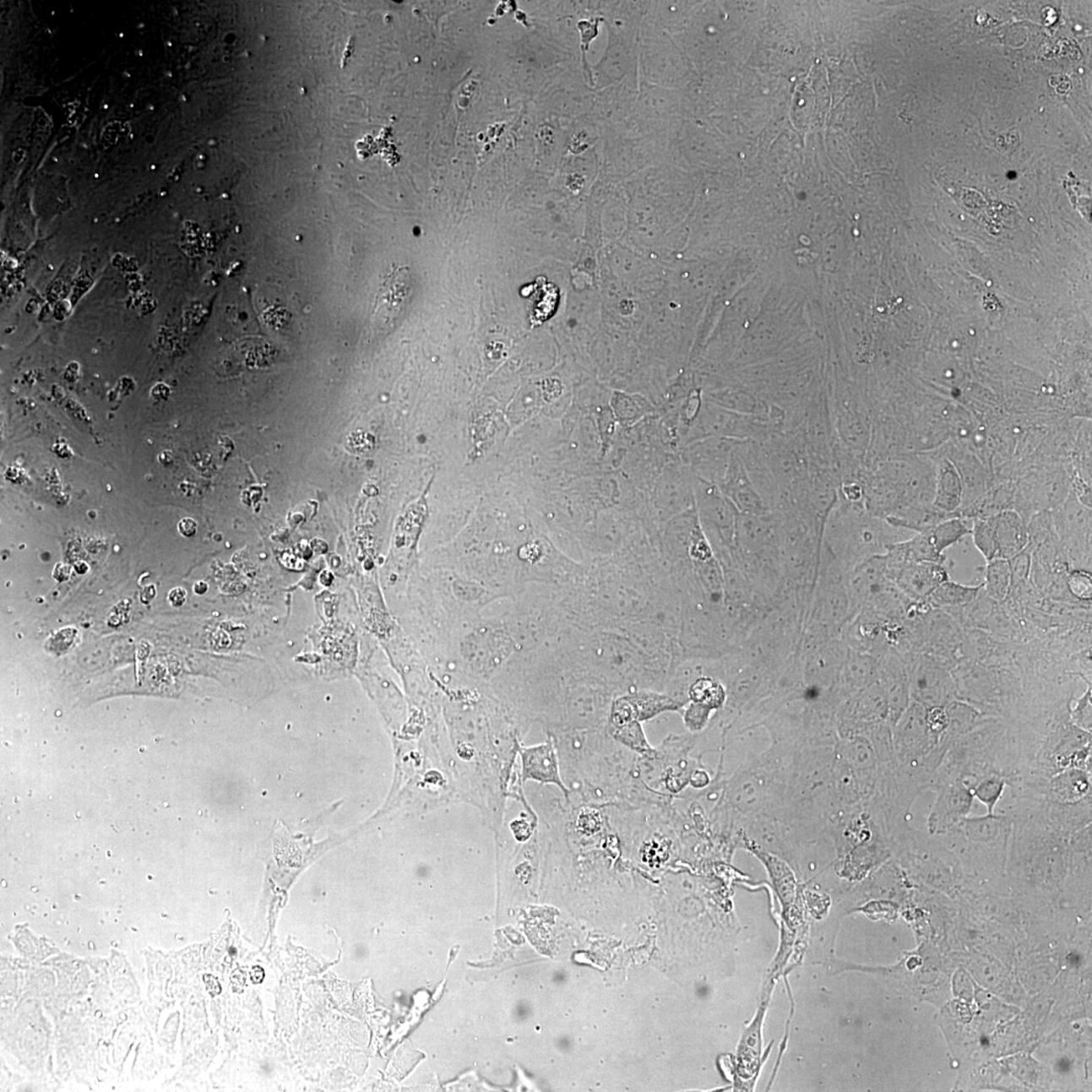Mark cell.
Segmentation results:
<instances>
[{
	"instance_id": "9c48e42d",
	"label": "cell",
	"mask_w": 1092,
	"mask_h": 1092,
	"mask_svg": "<svg viewBox=\"0 0 1092 1092\" xmlns=\"http://www.w3.org/2000/svg\"><path fill=\"white\" fill-rule=\"evenodd\" d=\"M523 779L539 781L544 784H554L567 794L559 776L558 756L552 742L540 746L520 749Z\"/></svg>"
},
{
	"instance_id": "7402d4cb",
	"label": "cell",
	"mask_w": 1092,
	"mask_h": 1092,
	"mask_svg": "<svg viewBox=\"0 0 1092 1092\" xmlns=\"http://www.w3.org/2000/svg\"><path fill=\"white\" fill-rule=\"evenodd\" d=\"M1071 592L1078 598H1090L1091 584L1088 575H1082L1079 572L1077 575L1071 577Z\"/></svg>"
},
{
	"instance_id": "2e32d148",
	"label": "cell",
	"mask_w": 1092,
	"mask_h": 1092,
	"mask_svg": "<svg viewBox=\"0 0 1092 1092\" xmlns=\"http://www.w3.org/2000/svg\"><path fill=\"white\" fill-rule=\"evenodd\" d=\"M976 548L987 563L998 559L997 546L991 517L978 518L971 530Z\"/></svg>"
},
{
	"instance_id": "d6986e66",
	"label": "cell",
	"mask_w": 1092,
	"mask_h": 1092,
	"mask_svg": "<svg viewBox=\"0 0 1092 1092\" xmlns=\"http://www.w3.org/2000/svg\"><path fill=\"white\" fill-rule=\"evenodd\" d=\"M711 711L709 707L691 703L683 715L686 727L691 731L703 730L709 723Z\"/></svg>"
},
{
	"instance_id": "9a60e30c",
	"label": "cell",
	"mask_w": 1092,
	"mask_h": 1092,
	"mask_svg": "<svg viewBox=\"0 0 1092 1092\" xmlns=\"http://www.w3.org/2000/svg\"><path fill=\"white\" fill-rule=\"evenodd\" d=\"M1006 788H1008V781L1004 777L1000 775H991L980 781L972 793L974 798L985 805L987 814H994Z\"/></svg>"
},
{
	"instance_id": "277c9868",
	"label": "cell",
	"mask_w": 1092,
	"mask_h": 1092,
	"mask_svg": "<svg viewBox=\"0 0 1092 1092\" xmlns=\"http://www.w3.org/2000/svg\"><path fill=\"white\" fill-rule=\"evenodd\" d=\"M877 682L887 699L888 723L893 725L912 703L906 664L900 652L886 648L874 655Z\"/></svg>"
},
{
	"instance_id": "ba28073f",
	"label": "cell",
	"mask_w": 1092,
	"mask_h": 1092,
	"mask_svg": "<svg viewBox=\"0 0 1092 1092\" xmlns=\"http://www.w3.org/2000/svg\"><path fill=\"white\" fill-rule=\"evenodd\" d=\"M998 559L1010 560L1026 549L1029 533L1023 518L1012 510L991 516Z\"/></svg>"
},
{
	"instance_id": "5bb4252c",
	"label": "cell",
	"mask_w": 1092,
	"mask_h": 1092,
	"mask_svg": "<svg viewBox=\"0 0 1092 1092\" xmlns=\"http://www.w3.org/2000/svg\"><path fill=\"white\" fill-rule=\"evenodd\" d=\"M926 533L929 534L936 551L939 554H944L949 547L958 544L966 535L971 534V529L968 527L962 517H953L938 524L935 528Z\"/></svg>"
},
{
	"instance_id": "5b68a950",
	"label": "cell",
	"mask_w": 1092,
	"mask_h": 1092,
	"mask_svg": "<svg viewBox=\"0 0 1092 1092\" xmlns=\"http://www.w3.org/2000/svg\"><path fill=\"white\" fill-rule=\"evenodd\" d=\"M682 703L678 700L657 692L638 691L625 695L614 701L611 709L612 728L621 727L633 722L642 723L666 711L679 710Z\"/></svg>"
},
{
	"instance_id": "4fadbf2b",
	"label": "cell",
	"mask_w": 1092,
	"mask_h": 1092,
	"mask_svg": "<svg viewBox=\"0 0 1092 1092\" xmlns=\"http://www.w3.org/2000/svg\"><path fill=\"white\" fill-rule=\"evenodd\" d=\"M688 696L691 703L704 705L715 710L721 709L724 704L727 693L721 682L704 676L695 680L689 687Z\"/></svg>"
},
{
	"instance_id": "4316f807",
	"label": "cell",
	"mask_w": 1092,
	"mask_h": 1092,
	"mask_svg": "<svg viewBox=\"0 0 1092 1092\" xmlns=\"http://www.w3.org/2000/svg\"><path fill=\"white\" fill-rule=\"evenodd\" d=\"M207 588H209V585H207L205 582L201 581L194 585L193 590L195 593L203 595L207 591Z\"/></svg>"
},
{
	"instance_id": "d4e9b609",
	"label": "cell",
	"mask_w": 1092,
	"mask_h": 1092,
	"mask_svg": "<svg viewBox=\"0 0 1092 1092\" xmlns=\"http://www.w3.org/2000/svg\"><path fill=\"white\" fill-rule=\"evenodd\" d=\"M691 783L693 786L703 787L709 783V777L703 772L694 773L691 777Z\"/></svg>"
},
{
	"instance_id": "ffe728a7",
	"label": "cell",
	"mask_w": 1092,
	"mask_h": 1092,
	"mask_svg": "<svg viewBox=\"0 0 1092 1092\" xmlns=\"http://www.w3.org/2000/svg\"><path fill=\"white\" fill-rule=\"evenodd\" d=\"M925 721L927 727L933 735L941 737L945 729L949 727V715L945 707H931L925 709Z\"/></svg>"
},
{
	"instance_id": "484cf974",
	"label": "cell",
	"mask_w": 1092,
	"mask_h": 1092,
	"mask_svg": "<svg viewBox=\"0 0 1092 1092\" xmlns=\"http://www.w3.org/2000/svg\"><path fill=\"white\" fill-rule=\"evenodd\" d=\"M320 581L323 585H330L333 581L332 572L328 571L323 572L320 576Z\"/></svg>"
},
{
	"instance_id": "52a82bcc",
	"label": "cell",
	"mask_w": 1092,
	"mask_h": 1092,
	"mask_svg": "<svg viewBox=\"0 0 1092 1092\" xmlns=\"http://www.w3.org/2000/svg\"><path fill=\"white\" fill-rule=\"evenodd\" d=\"M948 572L944 565L936 563H913L902 569L893 583L908 599L914 602L926 601L939 585L948 581Z\"/></svg>"
},
{
	"instance_id": "7c38bea8",
	"label": "cell",
	"mask_w": 1092,
	"mask_h": 1092,
	"mask_svg": "<svg viewBox=\"0 0 1092 1092\" xmlns=\"http://www.w3.org/2000/svg\"><path fill=\"white\" fill-rule=\"evenodd\" d=\"M1011 572L1009 560L994 559L987 563L984 569V593L993 602L999 603L1006 599L1010 594Z\"/></svg>"
},
{
	"instance_id": "8fae6325",
	"label": "cell",
	"mask_w": 1092,
	"mask_h": 1092,
	"mask_svg": "<svg viewBox=\"0 0 1092 1092\" xmlns=\"http://www.w3.org/2000/svg\"><path fill=\"white\" fill-rule=\"evenodd\" d=\"M982 587H984L982 584L967 585L948 579L932 592L926 602L935 609L964 607L978 597Z\"/></svg>"
},
{
	"instance_id": "7a4b0ae2",
	"label": "cell",
	"mask_w": 1092,
	"mask_h": 1092,
	"mask_svg": "<svg viewBox=\"0 0 1092 1092\" xmlns=\"http://www.w3.org/2000/svg\"><path fill=\"white\" fill-rule=\"evenodd\" d=\"M893 728V742L899 758L912 768L911 774L919 776L927 786L930 779L925 772V764L935 752L939 737L927 727L925 707L912 701Z\"/></svg>"
},
{
	"instance_id": "6da1fadb",
	"label": "cell",
	"mask_w": 1092,
	"mask_h": 1092,
	"mask_svg": "<svg viewBox=\"0 0 1092 1092\" xmlns=\"http://www.w3.org/2000/svg\"><path fill=\"white\" fill-rule=\"evenodd\" d=\"M906 664L912 701L924 706L947 707L958 700L951 669L930 655L907 652L901 655Z\"/></svg>"
},
{
	"instance_id": "3957f363",
	"label": "cell",
	"mask_w": 1092,
	"mask_h": 1092,
	"mask_svg": "<svg viewBox=\"0 0 1092 1092\" xmlns=\"http://www.w3.org/2000/svg\"><path fill=\"white\" fill-rule=\"evenodd\" d=\"M929 790L936 793L935 802L927 819V829L931 835L953 831L971 813L975 799L973 793L959 781H941L932 784Z\"/></svg>"
},
{
	"instance_id": "30bf717a",
	"label": "cell",
	"mask_w": 1092,
	"mask_h": 1092,
	"mask_svg": "<svg viewBox=\"0 0 1092 1092\" xmlns=\"http://www.w3.org/2000/svg\"><path fill=\"white\" fill-rule=\"evenodd\" d=\"M962 481L954 462L943 459L937 466L935 496L932 505L945 513H956L963 500Z\"/></svg>"
},
{
	"instance_id": "e0dca14e",
	"label": "cell",
	"mask_w": 1092,
	"mask_h": 1092,
	"mask_svg": "<svg viewBox=\"0 0 1092 1092\" xmlns=\"http://www.w3.org/2000/svg\"><path fill=\"white\" fill-rule=\"evenodd\" d=\"M612 734L616 740L624 743V746L636 750L638 753L649 755L654 752L648 740H646L642 723L638 722L612 728Z\"/></svg>"
},
{
	"instance_id": "8992f818",
	"label": "cell",
	"mask_w": 1092,
	"mask_h": 1092,
	"mask_svg": "<svg viewBox=\"0 0 1092 1092\" xmlns=\"http://www.w3.org/2000/svg\"><path fill=\"white\" fill-rule=\"evenodd\" d=\"M1044 798L1057 804H1073L1092 794V772L1067 768L1029 792L1015 793Z\"/></svg>"
},
{
	"instance_id": "603a6c76",
	"label": "cell",
	"mask_w": 1092,
	"mask_h": 1092,
	"mask_svg": "<svg viewBox=\"0 0 1092 1092\" xmlns=\"http://www.w3.org/2000/svg\"><path fill=\"white\" fill-rule=\"evenodd\" d=\"M179 530L186 538H193L198 532V524L191 518H185L179 523Z\"/></svg>"
},
{
	"instance_id": "cb8c5ba5",
	"label": "cell",
	"mask_w": 1092,
	"mask_h": 1092,
	"mask_svg": "<svg viewBox=\"0 0 1092 1092\" xmlns=\"http://www.w3.org/2000/svg\"><path fill=\"white\" fill-rule=\"evenodd\" d=\"M168 600L174 607H180L186 601V592L182 588H175L170 591Z\"/></svg>"
},
{
	"instance_id": "ac0fdd59",
	"label": "cell",
	"mask_w": 1092,
	"mask_h": 1092,
	"mask_svg": "<svg viewBox=\"0 0 1092 1092\" xmlns=\"http://www.w3.org/2000/svg\"><path fill=\"white\" fill-rule=\"evenodd\" d=\"M1070 718L1077 728L1091 732V687L1077 701L1075 709H1070Z\"/></svg>"
},
{
	"instance_id": "44dd1931",
	"label": "cell",
	"mask_w": 1092,
	"mask_h": 1092,
	"mask_svg": "<svg viewBox=\"0 0 1092 1092\" xmlns=\"http://www.w3.org/2000/svg\"><path fill=\"white\" fill-rule=\"evenodd\" d=\"M602 817L599 811L587 808L582 810L578 819V827L585 834L593 835L600 831Z\"/></svg>"
}]
</instances>
